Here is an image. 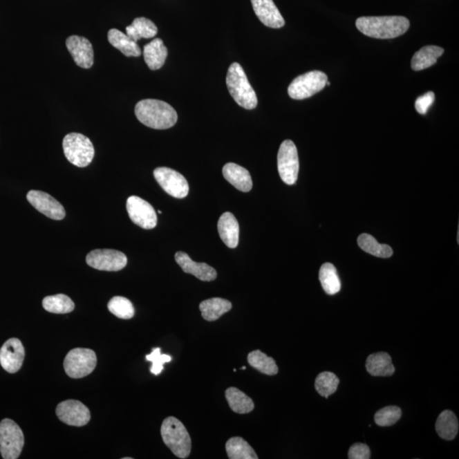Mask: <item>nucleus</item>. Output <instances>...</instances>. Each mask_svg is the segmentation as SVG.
Wrapping results in <instances>:
<instances>
[{
  "instance_id": "obj_38",
  "label": "nucleus",
  "mask_w": 459,
  "mask_h": 459,
  "mask_svg": "<svg viewBox=\"0 0 459 459\" xmlns=\"http://www.w3.org/2000/svg\"><path fill=\"white\" fill-rule=\"evenodd\" d=\"M435 102L434 92L429 91L427 94L420 96L415 102V109L420 114H427L429 107Z\"/></svg>"
},
{
  "instance_id": "obj_39",
  "label": "nucleus",
  "mask_w": 459,
  "mask_h": 459,
  "mask_svg": "<svg viewBox=\"0 0 459 459\" xmlns=\"http://www.w3.org/2000/svg\"><path fill=\"white\" fill-rule=\"evenodd\" d=\"M371 451L364 443H355L350 447L348 458L350 459H369Z\"/></svg>"
},
{
  "instance_id": "obj_31",
  "label": "nucleus",
  "mask_w": 459,
  "mask_h": 459,
  "mask_svg": "<svg viewBox=\"0 0 459 459\" xmlns=\"http://www.w3.org/2000/svg\"><path fill=\"white\" fill-rule=\"evenodd\" d=\"M357 243L362 250L373 256L386 259L391 257L393 254V250L391 249V247L387 244L377 243L373 236L366 234V233L359 236Z\"/></svg>"
},
{
  "instance_id": "obj_7",
  "label": "nucleus",
  "mask_w": 459,
  "mask_h": 459,
  "mask_svg": "<svg viewBox=\"0 0 459 459\" xmlns=\"http://www.w3.org/2000/svg\"><path fill=\"white\" fill-rule=\"evenodd\" d=\"M97 357L94 350L76 348L70 350L64 360V370L72 379H81L94 371Z\"/></svg>"
},
{
  "instance_id": "obj_10",
  "label": "nucleus",
  "mask_w": 459,
  "mask_h": 459,
  "mask_svg": "<svg viewBox=\"0 0 459 459\" xmlns=\"http://www.w3.org/2000/svg\"><path fill=\"white\" fill-rule=\"evenodd\" d=\"M86 262L91 268L99 271L118 272L127 265L128 259L120 251L95 250L87 254Z\"/></svg>"
},
{
  "instance_id": "obj_16",
  "label": "nucleus",
  "mask_w": 459,
  "mask_h": 459,
  "mask_svg": "<svg viewBox=\"0 0 459 459\" xmlns=\"http://www.w3.org/2000/svg\"><path fill=\"white\" fill-rule=\"evenodd\" d=\"M66 46L74 62L80 68L88 69L93 66V46L87 39L76 35L70 36L66 39Z\"/></svg>"
},
{
  "instance_id": "obj_20",
  "label": "nucleus",
  "mask_w": 459,
  "mask_h": 459,
  "mask_svg": "<svg viewBox=\"0 0 459 459\" xmlns=\"http://www.w3.org/2000/svg\"><path fill=\"white\" fill-rule=\"evenodd\" d=\"M222 173L225 179L241 191L247 192L253 187L250 172L242 166L229 162L224 166Z\"/></svg>"
},
{
  "instance_id": "obj_12",
  "label": "nucleus",
  "mask_w": 459,
  "mask_h": 459,
  "mask_svg": "<svg viewBox=\"0 0 459 459\" xmlns=\"http://www.w3.org/2000/svg\"><path fill=\"white\" fill-rule=\"evenodd\" d=\"M129 218L140 227L151 230L156 227L158 217L156 211L145 200L131 196L126 203Z\"/></svg>"
},
{
  "instance_id": "obj_21",
  "label": "nucleus",
  "mask_w": 459,
  "mask_h": 459,
  "mask_svg": "<svg viewBox=\"0 0 459 459\" xmlns=\"http://www.w3.org/2000/svg\"><path fill=\"white\" fill-rule=\"evenodd\" d=\"M143 55L148 68L155 71L165 65L168 49L161 39H155L144 47Z\"/></svg>"
},
{
  "instance_id": "obj_22",
  "label": "nucleus",
  "mask_w": 459,
  "mask_h": 459,
  "mask_svg": "<svg viewBox=\"0 0 459 459\" xmlns=\"http://www.w3.org/2000/svg\"><path fill=\"white\" fill-rule=\"evenodd\" d=\"M366 369L369 375L375 377L391 376L395 371L391 355L386 353L370 355L366 359Z\"/></svg>"
},
{
  "instance_id": "obj_25",
  "label": "nucleus",
  "mask_w": 459,
  "mask_h": 459,
  "mask_svg": "<svg viewBox=\"0 0 459 459\" xmlns=\"http://www.w3.org/2000/svg\"><path fill=\"white\" fill-rule=\"evenodd\" d=\"M443 53L444 49L442 47L424 46L414 54L411 66L414 71H421V70L431 68V66L435 64L438 59Z\"/></svg>"
},
{
  "instance_id": "obj_5",
  "label": "nucleus",
  "mask_w": 459,
  "mask_h": 459,
  "mask_svg": "<svg viewBox=\"0 0 459 459\" xmlns=\"http://www.w3.org/2000/svg\"><path fill=\"white\" fill-rule=\"evenodd\" d=\"M62 147L66 158L77 167H87L93 160V144L87 136L79 133H70L66 135L63 139Z\"/></svg>"
},
{
  "instance_id": "obj_32",
  "label": "nucleus",
  "mask_w": 459,
  "mask_h": 459,
  "mask_svg": "<svg viewBox=\"0 0 459 459\" xmlns=\"http://www.w3.org/2000/svg\"><path fill=\"white\" fill-rule=\"evenodd\" d=\"M247 362L252 368L258 370L259 372L266 375H276L279 373L275 360L263 353L260 350L252 351L247 355Z\"/></svg>"
},
{
  "instance_id": "obj_14",
  "label": "nucleus",
  "mask_w": 459,
  "mask_h": 459,
  "mask_svg": "<svg viewBox=\"0 0 459 459\" xmlns=\"http://www.w3.org/2000/svg\"><path fill=\"white\" fill-rule=\"evenodd\" d=\"M31 205L51 220L62 221L66 216V211L60 203L53 196L41 191L32 190L27 195Z\"/></svg>"
},
{
  "instance_id": "obj_19",
  "label": "nucleus",
  "mask_w": 459,
  "mask_h": 459,
  "mask_svg": "<svg viewBox=\"0 0 459 459\" xmlns=\"http://www.w3.org/2000/svg\"><path fill=\"white\" fill-rule=\"evenodd\" d=\"M218 232L222 241L230 249H235L239 242V224L232 213L222 214L218 221Z\"/></svg>"
},
{
  "instance_id": "obj_18",
  "label": "nucleus",
  "mask_w": 459,
  "mask_h": 459,
  "mask_svg": "<svg viewBox=\"0 0 459 459\" xmlns=\"http://www.w3.org/2000/svg\"><path fill=\"white\" fill-rule=\"evenodd\" d=\"M255 15L266 27L281 28L285 21L273 0H251Z\"/></svg>"
},
{
  "instance_id": "obj_26",
  "label": "nucleus",
  "mask_w": 459,
  "mask_h": 459,
  "mask_svg": "<svg viewBox=\"0 0 459 459\" xmlns=\"http://www.w3.org/2000/svg\"><path fill=\"white\" fill-rule=\"evenodd\" d=\"M157 33V26L145 17L135 18L132 24L126 28V35L135 42L142 39L154 38Z\"/></svg>"
},
{
  "instance_id": "obj_42",
  "label": "nucleus",
  "mask_w": 459,
  "mask_h": 459,
  "mask_svg": "<svg viewBox=\"0 0 459 459\" xmlns=\"http://www.w3.org/2000/svg\"><path fill=\"white\" fill-rule=\"evenodd\" d=\"M132 458H124V459H131Z\"/></svg>"
},
{
  "instance_id": "obj_41",
  "label": "nucleus",
  "mask_w": 459,
  "mask_h": 459,
  "mask_svg": "<svg viewBox=\"0 0 459 459\" xmlns=\"http://www.w3.org/2000/svg\"><path fill=\"white\" fill-rule=\"evenodd\" d=\"M158 214H162V211L158 210Z\"/></svg>"
},
{
  "instance_id": "obj_24",
  "label": "nucleus",
  "mask_w": 459,
  "mask_h": 459,
  "mask_svg": "<svg viewBox=\"0 0 459 459\" xmlns=\"http://www.w3.org/2000/svg\"><path fill=\"white\" fill-rule=\"evenodd\" d=\"M232 308V303L227 299L221 298H212L206 299L200 303L199 309L202 317L206 321H214L219 319L224 314L230 312Z\"/></svg>"
},
{
  "instance_id": "obj_34",
  "label": "nucleus",
  "mask_w": 459,
  "mask_h": 459,
  "mask_svg": "<svg viewBox=\"0 0 459 459\" xmlns=\"http://www.w3.org/2000/svg\"><path fill=\"white\" fill-rule=\"evenodd\" d=\"M109 312L120 319H131L135 316V308L129 299L121 296H115L107 305Z\"/></svg>"
},
{
  "instance_id": "obj_4",
  "label": "nucleus",
  "mask_w": 459,
  "mask_h": 459,
  "mask_svg": "<svg viewBox=\"0 0 459 459\" xmlns=\"http://www.w3.org/2000/svg\"><path fill=\"white\" fill-rule=\"evenodd\" d=\"M161 435L166 446L179 458H187L191 451V439L186 427L178 418L169 417L162 422Z\"/></svg>"
},
{
  "instance_id": "obj_37",
  "label": "nucleus",
  "mask_w": 459,
  "mask_h": 459,
  "mask_svg": "<svg viewBox=\"0 0 459 459\" xmlns=\"http://www.w3.org/2000/svg\"><path fill=\"white\" fill-rule=\"evenodd\" d=\"M146 358L148 362H151L153 364L150 371L155 375H158L164 370L165 364H167V362L172 360L170 355L161 353L160 348H155L151 354L147 355Z\"/></svg>"
},
{
  "instance_id": "obj_29",
  "label": "nucleus",
  "mask_w": 459,
  "mask_h": 459,
  "mask_svg": "<svg viewBox=\"0 0 459 459\" xmlns=\"http://www.w3.org/2000/svg\"><path fill=\"white\" fill-rule=\"evenodd\" d=\"M230 459H258L257 454L249 443L242 438H232L225 444Z\"/></svg>"
},
{
  "instance_id": "obj_23",
  "label": "nucleus",
  "mask_w": 459,
  "mask_h": 459,
  "mask_svg": "<svg viewBox=\"0 0 459 459\" xmlns=\"http://www.w3.org/2000/svg\"><path fill=\"white\" fill-rule=\"evenodd\" d=\"M107 38H109V43L126 57H138L142 55V50L138 44L129 38L127 35L118 29H111L107 35Z\"/></svg>"
},
{
  "instance_id": "obj_36",
  "label": "nucleus",
  "mask_w": 459,
  "mask_h": 459,
  "mask_svg": "<svg viewBox=\"0 0 459 459\" xmlns=\"http://www.w3.org/2000/svg\"><path fill=\"white\" fill-rule=\"evenodd\" d=\"M402 417V410L398 406H388L377 411L375 416V423L379 427H391L397 424Z\"/></svg>"
},
{
  "instance_id": "obj_8",
  "label": "nucleus",
  "mask_w": 459,
  "mask_h": 459,
  "mask_svg": "<svg viewBox=\"0 0 459 459\" xmlns=\"http://www.w3.org/2000/svg\"><path fill=\"white\" fill-rule=\"evenodd\" d=\"M328 82L327 74L321 71H312L302 74L294 79L288 86V95L294 100L312 97L323 91Z\"/></svg>"
},
{
  "instance_id": "obj_28",
  "label": "nucleus",
  "mask_w": 459,
  "mask_h": 459,
  "mask_svg": "<svg viewBox=\"0 0 459 459\" xmlns=\"http://www.w3.org/2000/svg\"><path fill=\"white\" fill-rule=\"evenodd\" d=\"M435 429L440 438L444 440H451L456 438L458 433V420L454 413L450 410L443 411L436 421Z\"/></svg>"
},
{
  "instance_id": "obj_35",
  "label": "nucleus",
  "mask_w": 459,
  "mask_h": 459,
  "mask_svg": "<svg viewBox=\"0 0 459 459\" xmlns=\"http://www.w3.org/2000/svg\"><path fill=\"white\" fill-rule=\"evenodd\" d=\"M339 384V377L335 373L324 372L317 377L315 388L321 397L328 398L329 395L335 393Z\"/></svg>"
},
{
  "instance_id": "obj_1",
  "label": "nucleus",
  "mask_w": 459,
  "mask_h": 459,
  "mask_svg": "<svg viewBox=\"0 0 459 459\" xmlns=\"http://www.w3.org/2000/svg\"><path fill=\"white\" fill-rule=\"evenodd\" d=\"M355 26L370 38L388 39L404 35L410 28V21L400 16L362 17L355 21Z\"/></svg>"
},
{
  "instance_id": "obj_30",
  "label": "nucleus",
  "mask_w": 459,
  "mask_h": 459,
  "mask_svg": "<svg viewBox=\"0 0 459 459\" xmlns=\"http://www.w3.org/2000/svg\"><path fill=\"white\" fill-rule=\"evenodd\" d=\"M319 279L326 294L329 295L336 294L341 290L338 272L335 266L331 263H325L320 269Z\"/></svg>"
},
{
  "instance_id": "obj_9",
  "label": "nucleus",
  "mask_w": 459,
  "mask_h": 459,
  "mask_svg": "<svg viewBox=\"0 0 459 459\" xmlns=\"http://www.w3.org/2000/svg\"><path fill=\"white\" fill-rule=\"evenodd\" d=\"M277 168L285 184L294 185L298 179L299 162L297 148L290 140H284L277 155Z\"/></svg>"
},
{
  "instance_id": "obj_17",
  "label": "nucleus",
  "mask_w": 459,
  "mask_h": 459,
  "mask_svg": "<svg viewBox=\"0 0 459 459\" xmlns=\"http://www.w3.org/2000/svg\"><path fill=\"white\" fill-rule=\"evenodd\" d=\"M175 260L185 273L191 274L203 282H212L217 277L216 269L206 263H198L191 260L184 252H177Z\"/></svg>"
},
{
  "instance_id": "obj_27",
  "label": "nucleus",
  "mask_w": 459,
  "mask_h": 459,
  "mask_svg": "<svg viewBox=\"0 0 459 459\" xmlns=\"http://www.w3.org/2000/svg\"><path fill=\"white\" fill-rule=\"evenodd\" d=\"M225 398L233 412L239 414L250 413L254 409L253 400L238 388L230 387L225 391Z\"/></svg>"
},
{
  "instance_id": "obj_3",
  "label": "nucleus",
  "mask_w": 459,
  "mask_h": 459,
  "mask_svg": "<svg viewBox=\"0 0 459 459\" xmlns=\"http://www.w3.org/2000/svg\"><path fill=\"white\" fill-rule=\"evenodd\" d=\"M227 85L230 94L240 106L247 110L254 109L257 106V95L239 63L234 62L230 66Z\"/></svg>"
},
{
  "instance_id": "obj_33",
  "label": "nucleus",
  "mask_w": 459,
  "mask_h": 459,
  "mask_svg": "<svg viewBox=\"0 0 459 459\" xmlns=\"http://www.w3.org/2000/svg\"><path fill=\"white\" fill-rule=\"evenodd\" d=\"M43 307L50 313L66 314L72 312L75 305L68 296L61 294L47 296L43 299Z\"/></svg>"
},
{
  "instance_id": "obj_6",
  "label": "nucleus",
  "mask_w": 459,
  "mask_h": 459,
  "mask_svg": "<svg viewBox=\"0 0 459 459\" xmlns=\"http://www.w3.org/2000/svg\"><path fill=\"white\" fill-rule=\"evenodd\" d=\"M24 447V435L16 422L5 418L0 422V453L3 459H17Z\"/></svg>"
},
{
  "instance_id": "obj_11",
  "label": "nucleus",
  "mask_w": 459,
  "mask_h": 459,
  "mask_svg": "<svg viewBox=\"0 0 459 459\" xmlns=\"http://www.w3.org/2000/svg\"><path fill=\"white\" fill-rule=\"evenodd\" d=\"M153 175L160 187L176 198H185L188 195L189 185L186 178L172 169L159 167Z\"/></svg>"
},
{
  "instance_id": "obj_40",
  "label": "nucleus",
  "mask_w": 459,
  "mask_h": 459,
  "mask_svg": "<svg viewBox=\"0 0 459 459\" xmlns=\"http://www.w3.org/2000/svg\"><path fill=\"white\" fill-rule=\"evenodd\" d=\"M242 369H243V370H245V369H246V366H242Z\"/></svg>"
},
{
  "instance_id": "obj_13",
  "label": "nucleus",
  "mask_w": 459,
  "mask_h": 459,
  "mask_svg": "<svg viewBox=\"0 0 459 459\" xmlns=\"http://www.w3.org/2000/svg\"><path fill=\"white\" fill-rule=\"evenodd\" d=\"M57 415L63 423L71 427H82L91 420L88 407L76 400H66L57 406Z\"/></svg>"
},
{
  "instance_id": "obj_2",
  "label": "nucleus",
  "mask_w": 459,
  "mask_h": 459,
  "mask_svg": "<svg viewBox=\"0 0 459 459\" xmlns=\"http://www.w3.org/2000/svg\"><path fill=\"white\" fill-rule=\"evenodd\" d=\"M135 116L140 123L155 129H167L177 123L176 111L167 102L146 99L137 103Z\"/></svg>"
},
{
  "instance_id": "obj_15",
  "label": "nucleus",
  "mask_w": 459,
  "mask_h": 459,
  "mask_svg": "<svg viewBox=\"0 0 459 459\" xmlns=\"http://www.w3.org/2000/svg\"><path fill=\"white\" fill-rule=\"evenodd\" d=\"M25 349L20 339L7 340L0 349V364L6 372L16 373L24 364Z\"/></svg>"
}]
</instances>
